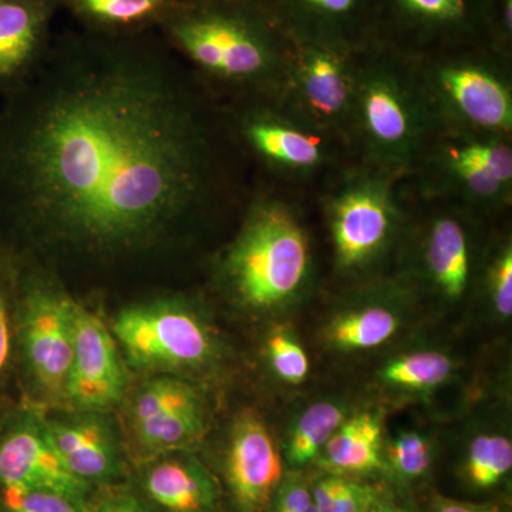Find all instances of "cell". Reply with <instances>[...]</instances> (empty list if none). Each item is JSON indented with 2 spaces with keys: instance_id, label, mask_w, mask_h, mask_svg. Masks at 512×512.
<instances>
[{
  "instance_id": "cb8c5ba5",
  "label": "cell",
  "mask_w": 512,
  "mask_h": 512,
  "mask_svg": "<svg viewBox=\"0 0 512 512\" xmlns=\"http://www.w3.org/2000/svg\"><path fill=\"white\" fill-rule=\"evenodd\" d=\"M512 467L510 439L497 434H483L471 441L467 453V476L477 487H493Z\"/></svg>"
},
{
  "instance_id": "f546056e",
  "label": "cell",
  "mask_w": 512,
  "mask_h": 512,
  "mask_svg": "<svg viewBox=\"0 0 512 512\" xmlns=\"http://www.w3.org/2000/svg\"><path fill=\"white\" fill-rule=\"evenodd\" d=\"M390 460L394 471L404 478H417L431 467L433 451L426 437L419 433H402L390 448Z\"/></svg>"
},
{
  "instance_id": "836d02e7",
  "label": "cell",
  "mask_w": 512,
  "mask_h": 512,
  "mask_svg": "<svg viewBox=\"0 0 512 512\" xmlns=\"http://www.w3.org/2000/svg\"><path fill=\"white\" fill-rule=\"evenodd\" d=\"M271 501V512H318L311 488L296 474L282 478Z\"/></svg>"
},
{
  "instance_id": "4316f807",
  "label": "cell",
  "mask_w": 512,
  "mask_h": 512,
  "mask_svg": "<svg viewBox=\"0 0 512 512\" xmlns=\"http://www.w3.org/2000/svg\"><path fill=\"white\" fill-rule=\"evenodd\" d=\"M269 363L276 376L288 383H301L309 373L305 349L286 330H276L268 339Z\"/></svg>"
},
{
  "instance_id": "7402d4cb",
  "label": "cell",
  "mask_w": 512,
  "mask_h": 512,
  "mask_svg": "<svg viewBox=\"0 0 512 512\" xmlns=\"http://www.w3.org/2000/svg\"><path fill=\"white\" fill-rule=\"evenodd\" d=\"M346 420L339 403L318 402L309 406L293 424L286 441V458L293 467H302L318 458L330 437Z\"/></svg>"
},
{
  "instance_id": "83f0119b",
  "label": "cell",
  "mask_w": 512,
  "mask_h": 512,
  "mask_svg": "<svg viewBox=\"0 0 512 512\" xmlns=\"http://www.w3.org/2000/svg\"><path fill=\"white\" fill-rule=\"evenodd\" d=\"M83 508L55 491L0 488V512H83Z\"/></svg>"
},
{
  "instance_id": "d590c367",
  "label": "cell",
  "mask_w": 512,
  "mask_h": 512,
  "mask_svg": "<svg viewBox=\"0 0 512 512\" xmlns=\"http://www.w3.org/2000/svg\"><path fill=\"white\" fill-rule=\"evenodd\" d=\"M433 512H500V510L495 505L473 504L439 497L434 501Z\"/></svg>"
},
{
  "instance_id": "9c48e42d",
  "label": "cell",
  "mask_w": 512,
  "mask_h": 512,
  "mask_svg": "<svg viewBox=\"0 0 512 512\" xmlns=\"http://www.w3.org/2000/svg\"><path fill=\"white\" fill-rule=\"evenodd\" d=\"M288 63L276 101L349 148V124L360 55L333 40L289 36ZM350 151V150H349Z\"/></svg>"
},
{
  "instance_id": "7a4b0ae2",
  "label": "cell",
  "mask_w": 512,
  "mask_h": 512,
  "mask_svg": "<svg viewBox=\"0 0 512 512\" xmlns=\"http://www.w3.org/2000/svg\"><path fill=\"white\" fill-rule=\"evenodd\" d=\"M237 234L215 259V282L245 311L275 313L301 301L315 251L301 205L279 185L251 192Z\"/></svg>"
},
{
  "instance_id": "7c38bea8",
  "label": "cell",
  "mask_w": 512,
  "mask_h": 512,
  "mask_svg": "<svg viewBox=\"0 0 512 512\" xmlns=\"http://www.w3.org/2000/svg\"><path fill=\"white\" fill-rule=\"evenodd\" d=\"M413 198L423 208L417 234H413L417 239L413 247L414 275L444 301H460L478 271L481 214L456 202L417 195Z\"/></svg>"
},
{
  "instance_id": "603a6c76",
  "label": "cell",
  "mask_w": 512,
  "mask_h": 512,
  "mask_svg": "<svg viewBox=\"0 0 512 512\" xmlns=\"http://www.w3.org/2000/svg\"><path fill=\"white\" fill-rule=\"evenodd\" d=\"M453 372V362L444 353L434 350L413 352L387 363L383 382L396 389L429 390L446 382Z\"/></svg>"
},
{
  "instance_id": "4fadbf2b",
  "label": "cell",
  "mask_w": 512,
  "mask_h": 512,
  "mask_svg": "<svg viewBox=\"0 0 512 512\" xmlns=\"http://www.w3.org/2000/svg\"><path fill=\"white\" fill-rule=\"evenodd\" d=\"M127 421L137 463L188 453L205 434L204 399L180 377H154L134 393Z\"/></svg>"
},
{
  "instance_id": "8d00e7d4",
  "label": "cell",
  "mask_w": 512,
  "mask_h": 512,
  "mask_svg": "<svg viewBox=\"0 0 512 512\" xmlns=\"http://www.w3.org/2000/svg\"><path fill=\"white\" fill-rule=\"evenodd\" d=\"M366 512H412L409 508L403 507V505H399L393 503V501L383 500L382 497L376 501L372 507L369 508Z\"/></svg>"
},
{
  "instance_id": "4dcf8cb0",
  "label": "cell",
  "mask_w": 512,
  "mask_h": 512,
  "mask_svg": "<svg viewBox=\"0 0 512 512\" xmlns=\"http://www.w3.org/2000/svg\"><path fill=\"white\" fill-rule=\"evenodd\" d=\"M397 3L416 22L439 28L463 25L470 12L467 0H397Z\"/></svg>"
},
{
  "instance_id": "484cf974",
  "label": "cell",
  "mask_w": 512,
  "mask_h": 512,
  "mask_svg": "<svg viewBox=\"0 0 512 512\" xmlns=\"http://www.w3.org/2000/svg\"><path fill=\"white\" fill-rule=\"evenodd\" d=\"M484 269V285L491 305L501 318L512 315V245L505 238L493 248Z\"/></svg>"
},
{
  "instance_id": "8fae6325",
  "label": "cell",
  "mask_w": 512,
  "mask_h": 512,
  "mask_svg": "<svg viewBox=\"0 0 512 512\" xmlns=\"http://www.w3.org/2000/svg\"><path fill=\"white\" fill-rule=\"evenodd\" d=\"M16 293L15 346L33 389L64 404L74 346L76 302L46 278L23 279Z\"/></svg>"
},
{
  "instance_id": "f1b7e54d",
  "label": "cell",
  "mask_w": 512,
  "mask_h": 512,
  "mask_svg": "<svg viewBox=\"0 0 512 512\" xmlns=\"http://www.w3.org/2000/svg\"><path fill=\"white\" fill-rule=\"evenodd\" d=\"M90 18L113 25H131L150 18L163 0H77Z\"/></svg>"
},
{
  "instance_id": "2e32d148",
  "label": "cell",
  "mask_w": 512,
  "mask_h": 512,
  "mask_svg": "<svg viewBox=\"0 0 512 512\" xmlns=\"http://www.w3.org/2000/svg\"><path fill=\"white\" fill-rule=\"evenodd\" d=\"M284 478L271 431L254 412L238 414L225 454V480L238 512H262Z\"/></svg>"
},
{
  "instance_id": "8992f818",
  "label": "cell",
  "mask_w": 512,
  "mask_h": 512,
  "mask_svg": "<svg viewBox=\"0 0 512 512\" xmlns=\"http://www.w3.org/2000/svg\"><path fill=\"white\" fill-rule=\"evenodd\" d=\"M229 123L248 161L279 187H322L350 160L339 138L293 116L274 99L225 103Z\"/></svg>"
},
{
  "instance_id": "6da1fadb",
  "label": "cell",
  "mask_w": 512,
  "mask_h": 512,
  "mask_svg": "<svg viewBox=\"0 0 512 512\" xmlns=\"http://www.w3.org/2000/svg\"><path fill=\"white\" fill-rule=\"evenodd\" d=\"M6 97L0 218L40 241L131 254L248 192L227 107L185 63L72 52Z\"/></svg>"
},
{
  "instance_id": "3957f363",
  "label": "cell",
  "mask_w": 512,
  "mask_h": 512,
  "mask_svg": "<svg viewBox=\"0 0 512 512\" xmlns=\"http://www.w3.org/2000/svg\"><path fill=\"white\" fill-rule=\"evenodd\" d=\"M188 69L222 103L276 99L288 63L289 36L235 9L192 8L168 23Z\"/></svg>"
},
{
  "instance_id": "e575fe53",
  "label": "cell",
  "mask_w": 512,
  "mask_h": 512,
  "mask_svg": "<svg viewBox=\"0 0 512 512\" xmlns=\"http://www.w3.org/2000/svg\"><path fill=\"white\" fill-rule=\"evenodd\" d=\"M83 512H153L137 495L128 491H109L93 504H84Z\"/></svg>"
},
{
  "instance_id": "9a60e30c",
  "label": "cell",
  "mask_w": 512,
  "mask_h": 512,
  "mask_svg": "<svg viewBox=\"0 0 512 512\" xmlns=\"http://www.w3.org/2000/svg\"><path fill=\"white\" fill-rule=\"evenodd\" d=\"M127 373L111 330L74 306V346L64 404L74 412L104 413L123 400Z\"/></svg>"
},
{
  "instance_id": "5bb4252c",
  "label": "cell",
  "mask_w": 512,
  "mask_h": 512,
  "mask_svg": "<svg viewBox=\"0 0 512 512\" xmlns=\"http://www.w3.org/2000/svg\"><path fill=\"white\" fill-rule=\"evenodd\" d=\"M0 488L55 491L84 505L90 485L64 466L43 417L20 412L0 424Z\"/></svg>"
},
{
  "instance_id": "d6986e66",
  "label": "cell",
  "mask_w": 512,
  "mask_h": 512,
  "mask_svg": "<svg viewBox=\"0 0 512 512\" xmlns=\"http://www.w3.org/2000/svg\"><path fill=\"white\" fill-rule=\"evenodd\" d=\"M143 487L164 512H211L218 500L214 478L187 453L158 457L147 463Z\"/></svg>"
},
{
  "instance_id": "277c9868",
  "label": "cell",
  "mask_w": 512,
  "mask_h": 512,
  "mask_svg": "<svg viewBox=\"0 0 512 512\" xmlns=\"http://www.w3.org/2000/svg\"><path fill=\"white\" fill-rule=\"evenodd\" d=\"M439 128L413 60L360 57L349 124L353 160L409 178Z\"/></svg>"
},
{
  "instance_id": "ffe728a7",
  "label": "cell",
  "mask_w": 512,
  "mask_h": 512,
  "mask_svg": "<svg viewBox=\"0 0 512 512\" xmlns=\"http://www.w3.org/2000/svg\"><path fill=\"white\" fill-rule=\"evenodd\" d=\"M336 476L367 474L382 467V424L370 413L345 420L318 456Z\"/></svg>"
},
{
  "instance_id": "ba28073f",
  "label": "cell",
  "mask_w": 512,
  "mask_h": 512,
  "mask_svg": "<svg viewBox=\"0 0 512 512\" xmlns=\"http://www.w3.org/2000/svg\"><path fill=\"white\" fill-rule=\"evenodd\" d=\"M439 127L512 138V76L501 57L413 59Z\"/></svg>"
},
{
  "instance_id": "d4e9b609",
  "label": "cell",
  "mask_w": 512,
  "mask_h": 512,
  "mask_svg": "<svg viewBox=\"0 0 512 512\" xmlns=\"http://www.w3.org/2000/svg\"><path fill=\"white\" fill-rule=\"evenodd\" d=\"M318 512H366L382 497L373 485L332 474L312 488Z\"/></svg>"
},
{
  "instance_id": "5b68a950",
  "label": "cell",
  "mask_w": 512,
  "mask_h": 512,
  "mask_svg": "<svg viewBox=\"0 0 512 512\" xmlns=\"http://www.w3.org/2000/svg\"><path fill=\"white\" fill-rule=\"evenodd\" d=\"M336 271L372 274L406 234L407 177L350 160L320 187Z\"/></svg>"
},
{
  "instance_id": "ac0fdd59",
  "label": "cell",
  "mask_w": 512,
  "mask_h": 512,
  "mask_svg": "<svg viewBox=\"0 0 512 512\" xmlns=\"http://www.w3.org/2000/svg\"><path fill=\"white\" fill-rule=\"evenodd\" d=\"M45 23L39 0H0V92L6 96L43 62Z\"/></svg>"
},
{
  "instance_id": "e0dca14e",
  "label": "cell",
  "mask_w": 512,
  "mask_h": 512,
  "mask_svg": "<svg viewBox=\"0 0 512 512\" xmlns=\"http://www.w3.org/2000/svg\"><path fill=\"white\" fill-rule=\"evenodd\" d=\"M43 420L56 453L74 477L92 487L120 476L119 440L103 413L76 412Z\"/></svg>"
},
{
  "instance_id": "d6a6232c",
  "label": "cell",
  "mask_w": 512,
  "mask_h": 512,
  "mask_svg": "<svg viewBox=\"0 0 512 512\" xmlns=\"http://www.w3.org/2000/svg\"><path fill=\"white\" fill-rule=\"evenodd\" d=\"M296 15L309 20H319L323 28L322 40H329L328 26H339L359 9L360 0H288Z\"/></svg>"
},
{
  "instance_id": "44dd1931",
  "label": "cell",
  "mask_w": 512,
  "mask_h": 512,
  "mask_svg": "<svg viewBox=\"0 0 512 512\" xmlns=\"http://www.w3.org/2000/svg\"><path fill=\"white\" fill-rule=\"evenodd\" d=\"M389 286H386L383 301L372 299L339 313L326 330L330 345L352 352L379 348L392 339L400 328V315L392 303L384 299Z\"/></svg>"
},
{
  "instance_id": "52a82bcc",
  "label": "cell",
  "mask_w": 512,
  "mask_h": 512,
  "mask_svg": "<svg viewBox=\"0 0 512 512\" xmlns=\"http://www.w3.org/2000/svg\"><path fill=\"white\" fill-rule=\"evenodd\" d=\"M407 185L417 197L456 202L481 215L512 202V138L440 127Z\"/></svg>"
},
{
  "instance_id": "1f68e13d",
  "label": "cell",
  "mask_w": 512,
  "mask_h": 512,
  "mask_svg": "<svg viewBox=\"0 0 512 512\" xmlns=\"http://www.w3.org/2000/svg\"><path fill=\"white\" fill-rule=\"evenodd\" d=\"M6 269H0V386L8 376L15 353V293Z\"/></svg>"
},
{
  "instance_id": "30bf717a",
  "label": "cell",
  "mask_w": 512,
  "mask_h": 512,
  "mask_svg": "<svg viewBox=\"0 0 512 512\" xmlns=\"http://www.w3.org/2000/svg\"><path fill=\"white\" fill-rule=\"evenodd\" d=\"M111 333L128 362L150 372H200L218 359V342L197 309L180 299L128 306Z\"/></svg>"
}]
</instances>
